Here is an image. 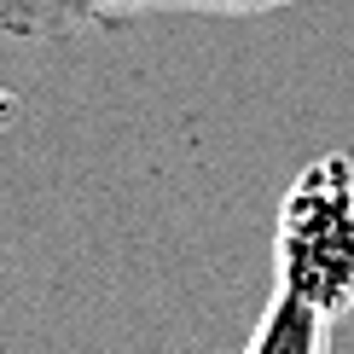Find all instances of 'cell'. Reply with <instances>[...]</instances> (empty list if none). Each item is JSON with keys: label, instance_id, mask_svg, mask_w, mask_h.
Instances as JSON below:
<instances>
[{"label": "cell", "instance_id": "obj_1", "mask_svg": "<svg viewBox=\"0 0 354 354\" xmlns=\"http://www.w3.org/2000/svg\"><path fill=\"white\" fill-rule=\"evenodd\" d=\"M273 290L326 319L354 308V157L326 151L290 174L273 215Z\"/></svg>", "mask_w": 354, "mask_h": 354}, {"label": "cell", "instance_id": "obj_2", "mask_svg": "<svg viewBox=\"0 0 354 354\" xmlns=\"http://www.w3.org/2000/svg\"><path fill=\"white\" fill-rule=\"evenodd\" d=\"M290 0H0V35L6 41H70L82 29H122L151 12H221L250 18Z\"/></svg>", "mask_w": 354, "mask_h": 354}, {"label": "cell", "instance_id": "obj_3", "mask_svg": "<svg viewBox=\"0 0 354 354\" xmlns=\"http://www.w3.org/2000/svg\"><path fill=\"white\" fill-rule=\"evenodd\" d=\"M326 331H331L326 314H314L308 302L273 290V302L261 308V319H256V331H250L244 354H326Z\"/></svg>", "mask_w": 354, "mask_h": 354}]
</instances>
